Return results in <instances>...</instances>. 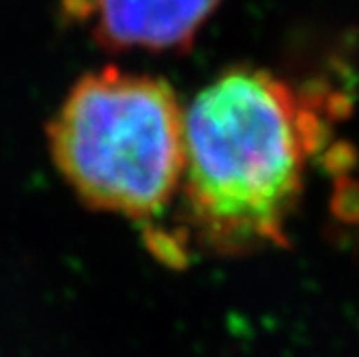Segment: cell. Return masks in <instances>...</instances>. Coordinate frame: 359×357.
Returning <instances> with one entry per match:
<instances>
[{
	"instance_id": "cell-1",
	"label": "cell",
	"mask_w": 359,
	"mask_h": 357,
	"mask_svg": "<svg viewBox=\"0 0 359 357\" xmlns=\"http://www.w3.org/2000/svg\"><path fill=\"white\" fill-rule=\"evenodd\" d=\"M312 151V114L286 82L252 67L211 80L183 112L179 196L194 235L219 252L278 243Z\"/></svg>"
},
{
	"instance_id": "cell-3",
	"label": "cell",
	"mask_w": 359,
	"mask_h": 357,
	"mask_svg": "<svg viewBox=\"0 0 359 357\" xmlns=\"http://www.w3.org/2000/svg\"><path fill=\"white\" fill-rule=\"evenodd\" d=\"M222 0H65L74 24L108 52L187 48Z\"/></svg>"
},
{
	"instance_id": "cell-2",
	"label": "cell",
	"mask_w": 359,
	"mask_h": 357,
	"mask_svg": "<svg viewBox=\"0 0 359 357\" xmlns=\"http://www.w3.org/2000/svg\"><path fill=\"white\" fill-rule=\"evenodd\" d=\"M183 112L161 78L118 67L90 72L48 123L52 164L88 209L149 220L179 194Z\"/></svg>"
}]
</instances>
